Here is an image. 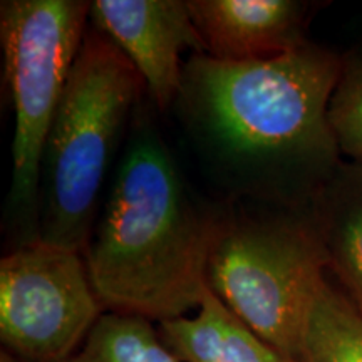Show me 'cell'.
I'll return each instance as SVG.
<instances>
[{
    "label": "cell",
    "instance_id": "obj_1",
    "mask_svg": "<svg viewBox=\"0 0 362 362\" xmlns=\"http://www.w3.org/2000/svg\"><path fill=\"white\" fill-rule=\"evenodd\" d=\"M342 66L337 54L310 42L253 62L194 54L178 101L240 187L287 208L309 206L342 163L329 124Z\"/></svg>",
    "mask_w": 362,
    "mask_h": 362
},
{
    "label": "cell",
    "instance_id": "obj_2",
    "mask_svg": "<svg viewBox=\"0 0 362 362\" xmlns=\"http://www.w3.org/2000/svg\"><path fill=\"white\" fill-rule=\"evenodd\" d=\"M220 221L194 206L160 133L136 119L83 253L104 310L155 324L197 310Z\"/></svg>",
    "mask_w": 362,
    "mask_h": 362
},
{
    "label": "cell",
    "instance_id": "obj_3",
    "mask_svg": "<svg viewBox=\"0 0 362 362\" xmlns=\"http://www.w3.org/2000/svg\"><path fill=\"white\" fill-rule=\"evenodd\" d=\"M143 86L115 42L90 27L45 139L40 240L84 253L104 181Z\"/></svg>",
    "mask_w": 362,
    "mask_h": 362
},
{
    "label": "cell",
    "instance_id": "obj_4",
    "mask_svg": "<svg viewBox=\"0 0 362 362\" xmlns=\"http://www.w3.org/2000/svg\"><path fill=\"white\" fill-rule=\"evenodd\" d=\"M327 259L309 206L265 216H221L208 287L288 361L300 359Z\"/></svg>",
    "mask_w": 362,
    "mask_h": 362
},
{
    "label": "cell",
    "instance_id": "obj_5",
    "mask_svg": "<svg viewBox=\"0 0 362 362\" xmlns=\"http://www.w3.org/2000/svg\"><path fill=\"white\" fill-rule=\"evenodd\" d=\"M89 13L90 2L84 0L0 4L4 79L16 119L7 206L24 228L34 220L37 233L45 139L88 33Z\"/></svg>",
    "mask_w": 362,
    "mask_h": 362
},
{
    "label": "cell",
    "instance_id": "obj_6",
    "mask_svg": "<svg viewBox=\"0 0 362 362\" xmlns=\"http://www.w3.org/2000/svg\"><path fill=\"white\" fill-rule=\"evenodd\" d=\"M83 253L39 237L0 262V339L22 362H62L104 314Z\"/></svg>",
    "mask_w": 362,
    "mask_h": 362
},
{
    "label": "cell",
    "instance_id": "obj_7",
    "mask_svg": "<svg viewBox=\"0 0 362 362\" xmlns=\"http://www.w3.org/2000/svg\"><path fill=\"white\" fill-rule=\"evenodd\" d=\"M89 21L141 76L160 110L178 101L181 54H206L185 0H94Z\"/></svg>",
    "mask_w": 362,
    "mask_h": 362
},
{
    "label": "cell",
    "instance_id": "obj_8",
    "mask_svg": "<svg viewBox=\"0 0 362 362\" xmlns=\"http://www.w3.org/2000/svg\"><path fill=\"white\" fill-rule=\"evenodd\" d=\"M206 56L225 62L274 59L309 42V4L296 0H187Z\"/></svg>",
    "mask_w": 362,
    "mask_h": 362
},
{
    "label": "cell",
    "instance_id": "obj_9",
    "mask_svg": "<svg viewBox=\"0 0 362 362\" xmlns=\"http://www.w3.org/2000/svg\"><path fill=\"white\" fill-rule=\"evenodd\" d=\"M309 210L327 270L362 310V163L342 161L312 198Z\"/></svg>",
    "mask_w": 362,
    "mask_h": 362
},
{
    "label": "cell",
    "instance_id": "obj_10",
    "mask_svg": "<svg viewBox=\"0 0 362 362\" xmlns=\"http://www.w3.org/2000/svg\"><path fill=\"white\" fill-rule=\"evenodd\" d=\"M156 325L180 362H292L262 341L210 288L193 315Z\"/></svg>",
    "mask_w": 362,
    "mask_h": 362
},
{
    "label": "cell",
    "instance_id": "obj_11",
    "mask_svg": "<svg viewBox=\"0 0 362 362\" xmlns=\"http://www.w3.org/2000/svg\"><path fill=\"white\" fill-rule=\"evenodd\" d=\"M298 362H362V310L329 280L312 307Z\"/></svg>",
    "mask_w": 362,
    "mask_h": 362
},
{
    "label": "cell",
    "instance_id": "obj_12",
    "mask_svg": "<svg viewBox=\"0 0 362 362\" xmlns=\"http://www.w3.org/2000/svg\"><path fill=\"white\" fill-rule=\"evenodd\" d=\"M62 362H180L160 329L143 317L104 312L86 341Z\"/></svg>",
    "mask_w": 362,
    "mask_h": 362
},
{
    "label": "cell",
    "instance_id": "obj_13",
    "mask_svg": "<svg viewBox=\"0 0 362 362\" xmlns=\"http://www.w3.org/2000/svg\"><path fill=\"white\" fill-rule=\"evenodd\" d=\"M329 124L341 155L362 163V57L344 61L329 103Z\"/></svg>",
    "mask_w": 362,
    "mask_h": 362
},
{
    "label": "cell",
    "instance_id": "obj_14",
    "mask_svg": "<svg viewBox=\"0 0 362 362\" xmlns=\"http://www.w3.org/2000/svg\"><path fill=\"white\" fill-rule=\"evenodd\" d=\"M0 362H22V361L17 359L16 356H12L11 352L2 349V352H0Z\"/></svg>",
    "mask_w": 362,
    "mask_h": 362
}]
</instances>
